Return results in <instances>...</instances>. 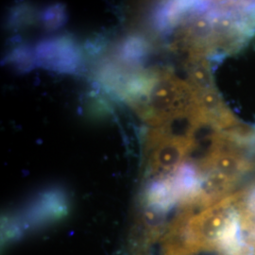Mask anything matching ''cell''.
<instances>
[{
	"label": "cell",
	"instance_id": "6da1fadb",
	"mask_svg": "<svg viewBox=\"0 0 255 255\" xmlns=\"http://www.w3.org/2000/svg\"><path fill=\"white\" fill-rule=\"evenodd\" d=\"M236 197L214 204L194 217L189 223L191 235L199 243L221 241L228 243L237 236V216L233 208Z\"/></svg>",
	"mask_w": 255,
	"mask_h": 255
},
{
	"label": "cell",
	"instance_id": "7a4b0ae2",
	"mask_svg": "<svg viewBox=\"0 0 255 255\" xmlns=\"http://www.w3.org/2000/svg\"><path fill=\"white\" fill-rule=\"evenodd\" d=\"M255 255V254H253V255Z\"/></svg>",
	"mask_w": 255,
	"mask_h": 255
}]
</instances>
